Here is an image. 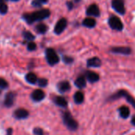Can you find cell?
<instances>
[{"mask_svg":"<svg viewBox=\"0 0 135 135\" xmlns=\"http://www.w3.org/2000/svg\"><path fill=\"white\" fill-rule=\"evenodd\" d=\"M50 14H51V12L49 9H43L33 12L32 13H25L23 15V18L27 23L32 24L35 21H41L45 18H47L50 16Z\"/></svg>","mask_w":135,"mask_h":135,"instance_id":"6da1fadb","label":"cell"},{"mask_svg":"<svg viewBox=\"0 0 135 135\" xmlns=\"http://www.w3.org/2000/svg\"><path fill=\"white\" fill-rule=\"evenodd\" d=\"M62 121L68 130L74 131L78 129V122L73 118L72 115L69 112H64L62 113Z\"/></svg>","mask_w":135,"mask_h":135,"instance_id":"7a4b0ae2","label":"cell"},{"mask_svg":"<svg viewBox=\"0 0 135 135\" xmlns=\"http://www.w3.org/2000/svg\"><path fill=\"white\" fill-rule=\"evenodd\" d=\"M121 97H125L127 99V100L135 108V99L130 93H128V92H127L126 90H119L118 93L111 96L108 98V100L112 101V100H117V99L121 98Z\"/></svg>","mask_w":135,"mask_h":135,"instance_id":"3957f363","label":"cell"},{"mask_svg":"<svg viewBox=\"0 0 135 135\" xmlns=\"http://www.w3.org/2000/svg\"><path fill=\"white\" fill-rule=\"evenodd\" d=\"M46 59L49 65L54 66L59 62V58L54 49L47 48L46 50Z\"/></svg>","mask_w":135,"mask_h":135,"instance_id":"277c9868","label":"cell"},{"mask_svg":"<svg viewBox=\"0 0 135 135\" xmlns=\"http://www.w3.org/2000/svg\"><path fill=\"white\" fill-rule=\"evenodd\" d=\"M108 25L109 26L114 29V30H117V31H122L123 29V24L121 21V20L116 17V16H111L108 19Z\"/></svg>","mask_w":135,"mask_h":135,"instance_id":"5b68a950","label":"cell"},{"mask_svg":"<svg viewBox=\"0 0 135 135\" xmlns=\"http://www.w3.org/2000/svg\"><path fill=\"white\" fill-rule=\"evenodd\" d=\"M112 6L116 11L121 15L125 14L126 9L124 5V0H112Z\"/></svg>","mask_w":135,"mask_h":135,"instance_id":"8992f818","label":"cell"},{"mask_svg":"<svg viewBox=\"0 0 135 135\" xmlns=\"http://www.w3.org/2000/svg\"><path fill=\"white\" fill-rule=\"evenodd\" d=\"M16 96L17 94L14 92H9L6 94L5 99L3 101V105L6 108H11L16 100Z\"/></svg>","mask_w":135,"mask_h":135,"instance_id":"52a82bcc","label":"cell"},{"mask_svg":"<svg viewBox=\"0 0 135 135\" xmlns=\"http://www.w3.org/2000/svg\"><path fill=\"white\" fill-rule=\"evenodd\" d=\"M66 25H67V20L66 18H61L56 23V25L55 26V28H54L55 33L57 35L61 34L64 31V29L66 28Z\"/></svg>","mask_w":135,"mask_h":135,"instance_id":"ba28073f","label":"cell"},{"mask_svg":"<svg viewBox=\"0 0 135 135\" xmlns=\"http://www.w3.org/2000/svg\"><path fill=\"white\" fill-rule=\"evenodd\" d=\"M13 115L16 119L21 120V119H27L29 115V112L25 108H18V109H16L14 111Z\"/></svg>","mask_w":135,"mask_h":135,"instance_id":"9c48e42d","label":"cell"},{"mask_svg":"<svg viewBox=\"0 0 135 135\" xmlns=\"http://www.w3.org/2000/svg\"><path fill=\"white\" fill-rule=\"evenodd\" d=\"M111 51L115 54L129 55L131 54V48L129 47H114L111 48Z\"/></svg>","mask_w":135,"mask_h":135,"instance_id":"30bf717a","label":"cell"},{"mask_svg":"<svg viewBox=\"0 0 135 135\" xmlns=\"http://www.w3.org/2000/svg\"><path fill=\"white\" fill-rule=\"evenodd\" d=\"M45 97V93L41 89H36L31 94V99L35 102H40Z\"/></svg>","mask_w":135,"mask_h":135,"instance_id":"8fae6325","label":"cell"},{"mask_svg":"<svg viewBox=\"0 0 135 135\" xmlns=\"http://www.w3.org/2000/svg\"><path fill=\"white\" fill-rule=\"evenodd\" d=\"M86 14L91 17H99L100 14V11L98 6L96 4L90 5L86 9Z\"/></svg>","mask_w":135,"mask_h":135,"instance_id":"7c38bea8","label":"cell"},{"mask_svg":"<svg viewBox=\"0 0 135 135\" xmlns=\"http://www.w3.org/2000/svg\"><path fill=\"white\" fill-rule=\"evenodd\" d=\"M85 77L91 83H95V82L98 81L100 79V76L93 71H86Z\"/></svg>","mask_w":135,"mask_h":135,"instance_id":"4fadbf2b","label":"cell"},{"mask_svg":"<svg viewBox=\"0 0 135 135\" xmlns=\"http://www.w3.org/2000/svg\"><path fill=\"white\" fill-rule=\"evenodd\" d=\"M101 60L98 57H93L87 61V66L88 67H100L101 66Z\"/></svg>","mask_w":135,"mask_h":135,"instance_id":"5bb4252c","label":"cell"},{"mask_svg":"<svg viewBox=\"0 0 135 135\" xmlns=\"http://www.w3.org/2000/svg\"><path fill=\"white\" fill-rule=\"evenodd\" d=\"M57 88L60 93H66L70 89V85L67 81H60L57 85Z\"/></svg>","mask_w":135,"mask_h":135,"instance_id":"9a60e30c","label":"cell"},{"mask_svg":"<svg viewBox=\"0 0 135 135\" xmlns=\"http://www.w3.org/2000/svg\"><path fill=\"white\" fill-rule=\"evenodd\" d=\"M53 101H54V103L57 105V106H59V107H60V108H66L67 107V101H66V100L64 98V97H55L54 99H53Z\"/></svg>","mask_w":135,"mask_h":135,"instance_id":"2e32d148","label":"cell"},{"mask_svg":"<svg viewBox=\"0 0 135 135\" xmlns=\"http://www.w3.org/2000/svg\"><path fill=\"white\" fill-rule=\"evenodd\" d=\"M97 25V21L95 19L92 18V17H87L85 19H84V21H82V25L87 28H94Z\"/></svg>","mask_w":135,"mask_h":135,"instance_id":"e0dca14e","label":"cell"},{"mask_svg":"<svg viewBox=\"0 0 135 135\" xmlns=\"http://www.w3.org/2000/svg\"><path fill=\"white\" fill-rule=\"evenodd\" d=\"M74 84H75L76 87H78V89H83V88H85L86 86V79H85V77H84V76L78 77L75 80Z\"/></svg>","mask_w":135,"mask_h":135,"instance_id":"ac0fdd59","label":"cell"},{"mask_svg":"<svg viewBox=\"0 0 135 135\" xmlns=\"http://www.w3.org/2000/svg\"><path fill=\"white\" fill-rule=\"evenodd\" d=\"M119 115L123 119H127L129 117L130 114H131V112H130V109L127 106H123L119 108Z\"/></svg>","mask_w":135,"mask_h":135,"instance_id":"d6986e66","label":"cell"},{"mask_svg":"<svg viewBox=\"0 0 135 135\" xmlns=\"http://www.w3.org/2000/svg\"><path fill=\"white\" fill-rule=\"evenodd\" d=\"M25 80L27 81V82H28L29 84H36L37 82V77L35 74L33 73H28L26 74L25 76Z\"/></svg>","mask_w":135,"mask_h":135,"instance_id":"ffe728a7","label":"cell"},{"mask_svg":"<svg viewBox=\"0 0 135 135\" xmlns=\"http://www.w3.org/2000/svg\"><path fill=\"white\" fill-rule=\"evenodd\" d=\"M74 102L78 104H81L84 101V95L81 92H77L75 93L74 96Z\"/></svg>","mask_w":135,"mask_h":135,"instance_id":"44dd1931","label":"cell"},{"mask_svg":"<svg viewBox=\"0 0 135 135\" xmlns=\"http://www.w3.org/2000/svg\"><path fill=\"white\" fill-rule=\"evenodd\" d=\"M36 30L40 34H44V33H46V32L47 30V27L46 25L41 23V24H39L36 26Z\"/></svg>","mask_w":135,"mask_h":135,"instance_id":"7402d4cb","label":"cell"},{"mask_svg":"<svg viewBox=\"0 0 135 135\" xmlns=\"http://www.w3.org/2000/svg\"><path fill=\"white\" fill-rule=\"evenodd\" d=\"M8 11V6L6 4V2H0V13L2 14H6Z\"/></svg>","mask_w":135,"mask_h":135,"instance_id":"603a6c76","label":"cell"},{"mask_svg":"<svg viewBox=\"0 0 135 135\" xmlns=\"http://www.w3.org/2000/svg\"><path fill=\"white\" fill-rule=\"evenodd\" d=\"M23 36H24V37L25 38V40H29V41L33 40L34 38H35V36H34L31 32H28V31L24 32H23Z\"/></svg>","mask_w":135,"mask_h":135,"instance_id":"cb8c5ba5","label":"cell"},{"mask_svg":"<svg viewBox=\"0 0 135 135\" xmlns=\"http://www.w3.org/2000/svg\"><path fill=\"white\" fill-rule=\"evenodd\" d=\"M47 80L45 78H40L37 81V84L40 87H46L47 85Z\"/></svg>","mask_w":135,"mask_h":135,"instance_id":"d4e9b609","label":"cell"},{"mask_svg":"<svg viewBox=\"0 0 135 135\" xmlns=\"http://www.w3.org/2000/svg\"><path fill=\"white\" fill-rule=\"evenodd\" d=\"M8 82L3 79V78H0V89H6L8 88Z\"/></svg>","mask_w":135,"mask_h":135,"instance_id":"484cf974","label":"cell"},{"mask_svg":"<svg viewBox=\"0 0 135 135\" xmlns=\"http://www.w3.org/2000/svg\"><path fill=\"white\" fill-rule=\"evenodd\" d=\"M33 134L34 135H44V131L42 128L40 127H35L33 129Z\"/></svg>","mask_w":135,"mask_h":135,"instance_id":"4316f807","label":"cell"},{"mask_svg":"<svg viewBox=\"0 0 135 135\" xmlns=\"http://www.w3.org/2000/svg\"><path fill=\"white\" fill-rule=\"evenodd\" d=\"M62 60L66 64H70L74 62V59L70 56H63Z\"/></svg>","mask_w":135,"mask_h":135,"instance_id":"83f0119b","label":"cell"},{"mask_svg":"<svg viewBox=\"0 0 135 135\" xmlns=\"http://www.w3.org/2000/svg\"><path fill=\"white\" fill-rule=\"evenodd\" d=\"M28 47V50H29V51H34V50H36V45L35 43L30 41V42L28 44V47Z\"/></svg>","mask_w":135,"mask_h":135,"instance_id":"f1b7e54d","label":"cell"},{"mask_svg":"<svg viewBox=\"0 0 135 135\" xmlns=\"http://www.w3.org/2000/svg\"><path fill=\"white\" fill-rule=\"evenodd\" d=\"M32 5L35 6H36V7H37V6L40 7V6H41V2H40L39 0H35V1L32 2Z\"/></svg>","mask_w":135,"mask_h":135,"instance_id":"f546056e","label":"cell"},{"mask_svg":"<svg viewBox=\"0 0 135 135\" xmlns=\"http://www.w3.org/2000/svg\"><path fill=\"white\" fill-rule=\"evenodd\" d=\"M66 6H67V7H68L69 9H73V6H74L72 2H66Z\"/></svg>","mask_w":135,"mask_h":135,"instance_id":"4dcf8cb0","label":"cell"},{"mask_svg":"<svg viewBox=\"0 0 135 135\" xmlns=\"http://www.w3.org/2000/svg\"><path fill=\"white\" fill-rule=\"evenodd\" d=\"M6 135H13V129L8 128L6 130Z\"/></svg>","mask_w":135,"mask_h":135,"instance_id":"1f68e13d","label":"cell"},{"mask_svg":"<svg viewBox=\"0 0 135 135\" xmlns=\"http://www.w3.org/2000/svg\"><path fill=\"white\" fill-rule=\"evenodd\" d=\"M131 123H132L134 126H135V115L132 118V119H131Z\"/></svg>","mask_w":135,"mask_h":135,"instance_id":"d6a6232c","label":"cell"},{"mask_svg":"<svg viewBox=\"0 0 135 135\" xmlns=\"http://www.w3.org/2000/svg\"><path fill=\"white\" fill-rule=\"evenodd\" d=\"M41 3H46L47 2V0H39Z\"/></svg>","mask_w":135,"mask_h":135,"instance_id":"836d02e7","label":"cell"},{"mask_svg":"<svg viewBox=\"0 0 135 135\" xmlns=\"http://www.w3.org/2000/svg\"><path fill=\"white\" fill-rule=\"evenodd\" d=\"M6 1H8V0H0V2H6Z\"/></svg>","mask_w":135,"mask_h":135,"instance_id":"e575fe53","label":"cell"},{"mask_svg":"<svg viewBox=\"0 0 135 135\" xmlns=\"http://www.w3.org/2000/svg\"><path fill=\"white\" fill-rule=\"evenodd\" d=\"M12 1H18V0H12Z\"/></svg>","mask_w":135,"mask_h":135,"instance_id":"d590c367","label":"cell"},{"mask_svg":"<svg viewBox=\"0 0 135 135\" xmlns=\"http://www.w3.org/2000/svg\"><path fill=\"white\" fill-rule=\"evenodd\" d=\"M0 93H1V92H0Z\"/></svg>","mask_w":135,"mask_h":135,"instance_id":"8d00e7d4","label":"cell"}]
</instances>
